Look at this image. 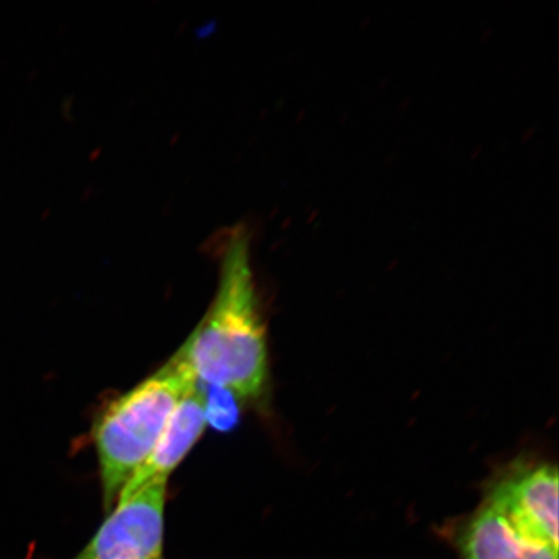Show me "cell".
I'll return each instance as SVG.
<instances>
[{
  "label": "cell",
  "instance_id": "obj_3",
  "mask_svg": "<svg viewBox=\"0 0 559 559\" xmlns=\"http://www.w3.org/2000/svg\"><path fill=\"white\" fill-rule=\"evenodd\" d=\"M167 480H153L117 500L107 520L79 555L70 559H166Z\"/></svg>",
  "mask_w": 559,
  "mask_h": 559
},
{
  "label": "cell",
  "instance_id": "obj_1",
  "mask_svg": "<svg viewBox=\"0 0 559 559\" xmlns=\"http://www.w3.org/2000/svg\"><path fill=\"white\" fill-rule=\"evenodd\" d=\"M187 341L200 382L229 390L241 402L260 400L269 380L267 341L240 245L226 258L212 309Z\"/></svg>",
  "mask_w": 559,
  "mask_h": 559
},
{
  "label": "cell",
  "instance_id": "obj_4",
  "mask_svg": "<svg viewBox=\"0 0 559 559\" xmlns=\"http://www.w3.org/2000/svg\"><path fill=\"white\" fill-rule=\"evenodd\" d=\"M487 501L499 508L524 534L558 548L556 466L520 467L492 488Z\"/></svg>",
  "mask_w": 559,
  "mask_h": 559
},
{
  "label": "cell",
  "instance_id": "obj_5",
  "mask_svg": "<svg viewBox=\"0 0 559 559\" xmlns=\"http://www.w3.org/2000/svg\"><path fill=\"white\" fill-rule=\"evenodd\" d=\"M206 425L205 386L199 381L175 408L155 449L132 475L117 500L128 498L153 480L169 479L198 442Z\"/></svg>",
  "mask_w": 559,
  "mask_h": 559
},
{
  "label": "cell",
  "instance_id": "obj_2",
  "mask_svg": "<svg viewBox=\"0 0 559 559\" xmlns=\"http://www.w3.org/2000/svg\"><path fill=\"white\" fill-rule=\"evenodd\" d=\"M198 383L186 341L157 372L103 411L94 438L105 512L114 509L123 487L155 449L175 408Z\"/></svg>",
  "mask_w": 559,
  "mask_h": 559
},
{
  "label": "cell",
  "instance_id": "obj_6",
  "mask_svg": "<svg viewBox=\"0 0 559 559\" xmlns=\"http://www.w3.org/2000/svg\"><path fill=\"white\" fill-rule=\"evenodd\" d=\"M457 545L461 559H558V548L524 534L488 501L461 528Z\"/></svg>",
  "mask_w": 559,
  "mask_h": 559
},
{
  "label": "cell",
  "instance_id": "obj_7",
  "mask_svg": "<svg viewBox=\"0 0 559 559\" xmlns=\"http://www.w3.org/2000/svg\"><path fill=\"white\" fill-rule=\"evenodd\" d=\"M205 386V384H204ZM240 400L229 390L205 386L206 424L215 430L229 431L239 421Z\"/></svg>",
  "mask_w": 559,
  "mask_h": 559
}]
</instances>
